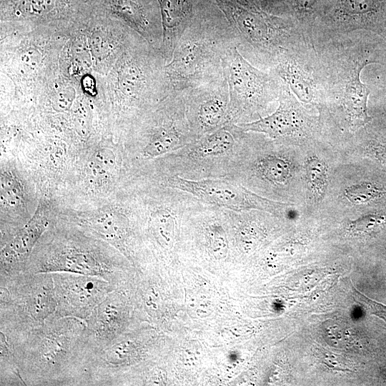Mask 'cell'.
Masks as SVG:
<instances>
[{
	"instance_id": "obj_1",
	"label": "cell",
	"mask_w": 386,
	"mask_h": 386,
	"mask_svg": "<svg viewBox=\"0 0 386 386\" xmlns=\"http://www.w3.org/2000/svg\"><path fill=\"white\" fill-rule=\"evenodd\" d=\"M369 36L365 31L312 33L321 63L325 102L337 107L346 127L354 132L372 120L367 114L370 90L360 75L367 65L380 61Z\"/></svg>"
},
{
	"instance_id": "obj_2",
	"label": "cell",
	"mask_w": 386,
	"mask_h": 386,
	"mask_svg": "<svg viewBox=\"0 0 386 386\" xmlns=\"http://www.w3.org/2000/svg\"><path fill=\"white\" fill-rule=\"evenodd\" d=\"M161 51L137 36L112 66L102 85L112 111V135L123 141L130 128L169 95Z\"/></svg>"
},
{
	"instance_id": "obj_3",
	"label": "cell",
	"mask_w": 386,
	"mask_h": 386,
	"mask_svg": "<svg viewBox=\"0 0 386 386\" xmlns=\"http://www.w3.org/2000/svg\"><path fill=\"white\" fill-rule=\"evenodd\" d=\"M85 321L54 313L30 330L17 355L25 385H85Z\"/></svg>"
},
{
	"instance_id": "obj_4",
	"label": "cell",
	"mask_w": 386,
	"mask_h": 386,
	"mask_svg": "<svg viewBox=\"0 0 386 386\" xmlns=\"http://www.w3.org/2000/svg\"><path fill=\"white\" fill-rule=\"evenodd\" d=\"M24 272L96 276L119 287L125 285L129 267L127 257L114 247L57 219L38 241Z\"/></svg>"
},
{
	"instance_id": "obj_5",
	"label": "cell",
	"mask_w": 386,
	"mask_h": 386,
	"mask_svg": "<svg viewBox=\"0 0 386 386\" xmlns=\"http://www.w3.org/2000/svg\"><path fill=\"white\" fill-rule=\"evenodd\" d=\"M255 135L229 123L144 164L141 171L153 179L167 177L191 180L229 179L247 156Z\"/></svg>"
},
{
	"instance_id": "obj_6",
	"label": "cell",
	"mask_w": 386,
	"mask_h": 386,
	"mask_svg": "<svg viewBox=\"0 0 386 386\" xmlns=\"http://www.w3.org/2000/svg\"><path fill=\"white\" fill-rule=\"evenodd\" d=\"M236 46L225 16H193L164 66L169 94L182 93L224 76L223 61Z\"/></svg>"
},
{
	"instance_id": "obj_7",
	"label": "cell",
	"mask_w": 386,
	"mask_h": 386,
	"mask_svg": "<svg viewBox=\"0 0 386 386\" xmlns=\"http://www.w3.org/2000/svg\"><path fill=\"white\" fill-rule=\"evenodd\" d=\"M227 19L241 54L255 66L269 71L278 58L313 41L292 18L244 6L234 0H214Z\"/></svg>"
},
{
	"instance_id": "obj_8",
	"label": "cell",
	"mask_w": 386,
	"mask_h": 386,
	"mask_svg": "<svg viewBox=\"0 0 386 386\" xmlns=\"http://www.w3.org/2000/svg\"><path fill=\"white\" fill-rule=\"evenodd\" d=\"M195 139L183 96L174 93L144 114L128 131L122 144L132 167L137 169Z\"/></svg>"
},
{
	"instance_id": "obj_9",
	"label": "cell",
	"mask_w": 386,
	"mask_h": 386,
	"mask_svg": "<svg viewBox=\"0 0 386 386\" xmlns=\"http://www.w3.org/2000/svg\"><path fill=\"white\" fill-rule=\"evenodd\" d=\"M96 199L94 204L58 210L59 219L104 240L127 258L134 257L141 246L138 236L142 232L128 190L120 189L112 202Z\"/></svg>"
},
{
	"instance_id": "obj_10",
	"label": "cell",
	"mask_w": 386,
	"mask_h": 386,
	"mask_svg": "<svg viewBox=\"0 0 386 386\" xmlns=\"http://www.w3.org/2000/svg\"><path fill=\"white\" fill-rule=\"evenodd\" d=\"M223 66L229 94V123L257 120L278 103L283 82L272 71L251 64L236 46L226 54Z\"/></svg>"
},
{
	"instance_id": "obj_11",
	"label": "cell",
	"mask_w": 386,
	"mask_h": 386,
	"mask_svg": "<svg viewBox=\"0 0 386 386\" xmlns=\"http://www.w3.org/2000/svg\"><path fill=\"white\" fill-rule=\"evenodd\" d=\"M57 304L51 273L0 275V312L29 327L43 325L55 312Z\"/></svg>"
},
{
	"instance_id": "obj_12",
	"label": "cell",
	"mask_w": 386,
	"mask_h": 386,
	"mask_svg": "<svg viewBox=\"0 0 386 386\" xmlns=\"http://www.w3.org/2000/svg\"><path fill=\"white\" fill-rule=\"evenodd\" d=\"M156 180L163 185L187 192L203 202L234 211L257 209L280 214L289 206V204L262 197L238 181L228 178L191 180L167 177Z\"/></svg>"
},
{
	"instance_id": "obj_13",
	"label": "cell",
	"mask_w": 386,
	"mask_h": 386,
	"mask_svg": "<svg viewBox=\"0 0 386 386\" xmlns=\"http://www.w3.org/2000/svg\"><path fill=\"white\" fill-rule=\"evenodd\" d=\"M78 176L87 195L103 198L116 194L131 179L132 168L123 144L95 142L81 155Z\"/></svg>"
},
{
	"instance_id": "obj_14",
	"label": "cell",
	"mask_w": 386,
	"mask_h": 386,
	"mask_svg": "<svg viewBox=\"0 0 386 386\" xmlns=\"http://www.w3.org/2000/svg\"><path fill=\"white\" fill-rule=\"evenodd\" d=\"M298 100L320 109L325 102L321 63L314 42L282 54L269 70Z\"/></svg>"
},
{
	"instance_id": "obj_15",
	"label": "cell",
	"mask_w": 386,
	"mask_h": 386,
	"mask_svg": "<svg viewBox=\"0 0 386 386\" xmlns=\"http://www.w3.org/2000/svg\"><path fill=\"white\" fill-rule=\"evenodd\" d=\"M1 244L22 227L34 214L40 199L26 172L17 162H1Z\"/></svg>"
},
{
	"instance_id": "obj_16",
	"label": "cell",
	"mask_w": 386,
	"mask_h": 386,
	"mask_svg": "<svg viewBox=\"0 0 386 386\" xmlns=\"http://www.w3.org/2000/svg\"><path fill=\"white\" fill-rule=\"evenodd\" d=\"M51 274L58 303L54 315L57 317H72L85 321L117 288L96 276L64 272Z\"/></svg>"
},
{
	"instance_id": "obj_17",
	"label": "cell",
	"mask_w": 386,
	"mask_h": 386,
	"mask_svg": "<svg viewBox=\"0 0 386 386\" xmlns=\"http://www.w3.org/2000/svg\"><path fill=\"white\" fill-rule=\"evenodd\" d=\"M355 31L386 36V0H335L312 30L324 34Z\"/></svg>"
},
{
	"instance_id": "obj_18",
	"label": "cell",
	"mask_w": 386,
	"mask_h": 386,
	"mask_svg": "<svg viewBox=\"0 0 386 386\" xmlns=\"http://www.w3.org/2000/svg\"><path fill=\"white\" fill-rule=\"evenodd\" d=\"M195 139L229 124V94L225 76L182 93Z\"/></svg>"
},
{
	"instance_id": "obj_19",
	"label": "cell",
	"mask_w": 386,
	"mask_h": 386,
	"mask_svg": "<svg viewBox=\"0 0 386 386\" xmlns=\"http://www.w3.org/2000/svg\"><path fill=\"white\" fill-rule=\"evenodd\" d=\"M54 204L50 196L42 195L32 217L1 244L0 275L24 272L38 241L58 218V208Z\"/></svg>"
},
{
	"instance_id": "obj_20",
	"label": "cell",
	"mask_w": 386,
	"mask_h": 386,
	"mask_svg": "<svg viewBox=\"0 0 386 386\" xmlns=\"http://www.w3.org/2000/svg\"><path fill=\"white\" fill-rule=\"evenodd\" d=\"M315 118L283 83L278 107L257 120L237 124L246 132L259 133L272 140L305 137L313 131Z\"/></svg>"
},
{
	"instance_id": "obj_21",
	"label": "cell",
	"mask_w": 386,
	"mask_h": 386,
	"mask_svg": "<svg viewBox=\"0 0 386 386\" xmlns=\"http://www.w3.org/2000/svg\"><path fill=\"white\" fill-rule=\"evenodd\" d=\"M129 309L128 292L123 285L111 292L93 310L85 320L86 357L124 333L129 322Z\"/></svg>"
},
{
	"instance_id": "obj_22",
	"label": "cell",
	"mask_w": 386,
	"mask_h": 386,
	"mask_svg": "<svg viewBox=\"0 0 386 386\" xmlns=\"http://www.w3.org/2000/svg\"><path fill=\"white\" fill-rule=\"evenodd\" d=\"M31 330L16 318L0 314V385H25L18 367V352Z\"/></svg>"
},
{
	"instance_id": "obj_23",
	"label": "cell",
	"mask_w": 386,
	"mask_h": 386,
	"mask_svg": "<svg viewBox=\"0 0 386 386\" xmlns=\"http://www.w3.org/2000/svg\"><path fill=\"white\" fill-rule=\"evenodd\" d=\"M112 16L135 31L152 46L160 50L162 41L161 21L154 20L139 0H107Z\"/></svg>"
},
{
	"instance_id": "obj_24",
	"label": "cell",
	"mask_w": 386,
	"mask_h": 386,
	"mask_svg": "<svg viewBox=\"0 0 386 386\" xmlns=\"http://www.w3.org/2000/svg\"><path fill=\"white\" fill-rule=\"evenodd\" d=\"M67 4L66 0H13L8 17L19 24L31 23L28 31L45 29L59 33L54 23L56 21L60 31L66 34L57 21Z\"/></svg>"
},
{
	"instance_id": "obj_25",
	"label": "cell",
	"mask_w": 386,
	"mask_h": 386,
	"mask_svg": "<svg viewBox=\"0 0 386 386\" xmlns=\"http://www.w3.org/2000/svg\"><path fill=\"white\" fill-rule=\"evenodd\" d=\"M162 27L160 51L167 63L174 47L192 20L194 14L192 0H157Z\"/></svg>"
},
{
	"instance_id": "obj_26",
	"label": "cell",
	"mask_w": 386,
	"mask_h": 386,
	"mask_svg": "<svg viewBox=\"0 0 386 386\" xmlns=\"http://www.w3.org/2000/svg\"><path fill=\"white\" fill-rule=\"evenodd\" d=\"M307 184L314 197L320 200L325 192L327 183V171L325 164L316 157L307 160L305 164Z\"/></svg>"
},
{
	"instance_id": "obj_27",
	"label": "cell",
	"mask_w": 386,
	"mask_h": 386,
	"mask_svg": "<svg viewBox=\"0 0 386 386\" xmlns=\"http://www.w3.org/2000/svg\"><path fill=\"white\" fill-rule=\"evenodd\" d=\"M386 192L375 183L364 182L345 189V195L355 204H363L381 198Z\"/></svg>"
},
{
	"instance_id": "obj_28",
	"label": "cell",
	"mask_w": 386,
	"mask_h": 386,
	"mask_svg": "<svg viewBox=\"0 0 386 386\" xmlns=\"http://www.w3.org/2000/svg\"><path fill=\"white\" fill-rule=\"evenodd\" d=\"M385 222L383 215L370 214L350 222L349 229L353 233L369 234L377 232Z\"/></svg>"
},
{
	"instance_id": "obj_29",
	"label": "cell",
	"mask_w": 386,
	"mask_h": 386,
	"mask_svg": "<svg viewBox=\"0 0 386 386\" xmlns=\"http://www.w3.org/2000/svg\"><path fill=\"white\" fill-rule=\"evenodd\" d=\"M355 299L367 306L370 313L380 317L386 322V305L369 299L355 289H353Z\"/></svg>"
},
{
	"instance_id": "obj_30",
	"label": "cell",
	"mask_w": 386,
	"mask_h": 386,
	"mask_svg": "<svg viewBox=\"0 0 386 386\" xmlns=\"http://www.w3.org/2000/svg\"><path fill=\"white\" fill-rule=\"evenodd\" d=\"M370 152L380 161L386 163V139H380L370 145Z\"/></svg>"
}]
</instances>
